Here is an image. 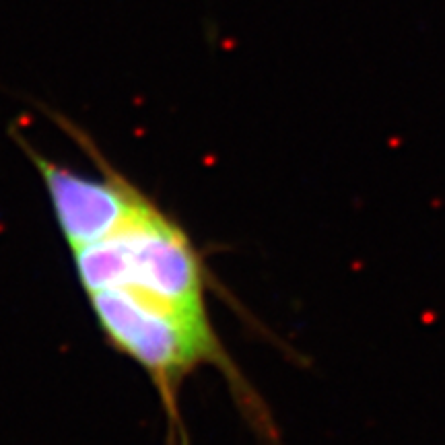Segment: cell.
<instances>
[{
  "mask_svg": "<svg viewBox=\"0 0 445 445\" xmlns=\"http://www.w3.org/2000/svg\"><path fill=\"white\" fill-rule=\"evenodd\" d=\"M82 290L115 286L206 313L210 276L185 229L150 196L107 237L72 249Z\"/></svg>",
  "mask_w": 445,
  "mask_h": 445,
  "instance_id": "1",
  "label": "cell"
},
{
  "mask_svg": "<svg viewBox=\"0 0 445 445\" xmlns=\"http://www.w3.org/2000/svg\"><path fill=\"white\" fill-rule=\"evenodd\" d=\"M58 122L89 152V157L97 163L101 175H82L74 169L62 167L54 159H47L33 150L23 140L21 146L33 161L47 190L56 223L62 237L66 239V245L72 251L113 233L136 208L144 192L115 167H111V163L99 152V148L84 136L82 130H78L64 117H60Z\"/></svg>",
  "mask_w": 445,
  "mask_h": 445,
  "instance_id": "2",
  "label": "cell"
}]
</instances>
